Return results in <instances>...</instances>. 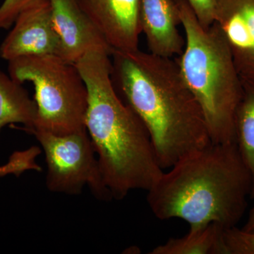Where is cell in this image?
<instances>
[{"label": "cell", "instance_id": "obj_1", "mask_svg": "<svg viewBox=\"0 0 254 254\" xmlns=\"http://www.w3.org/2000/svg\"><path fill=\"white\" fill-rule=\"evenodd\" d=\"M112 78L117 91L148 132L163 170L211 143L204 115L176 60L114 50Z\"/></svg>", "mask_w": 254, "mask_h": 254}, {"label": "cell", "instance_id": "obj_2", "mask_svg": "<svg viewBox=\"0 0 254 254\" xmlns=\"http://www.w3.org/2000/svg\"><path fill=\"white\" fill-rule=\"evenodd\" d=\"M88 90L85 127L112 198L148 191L163 173L141 120L120 96L112 78L111 54L88 53L75 63Z\"/></svg>", "mask_w": 254, "mask_h": 254}, {"label": "cell", "instance_id": "obj_3", "mask_svg": "<svg viewBox=\"0 0 254 254\" xmlns=\"http://www.w3.org/2000/svg\"><path fill=\"white\" fill-rule=\"evenodd\" d=\"M252 180L236 143H211L177 160L148 190L159 220L182 219L190 228L211 222L228 229L243 218Z\"/></svg>", "mask_w": 254, "mask_h": 254}, {"label": "cell", "instance_id": "obj_4", "mask_svg": "<svg viewBox=\"0 0 254 254\" xmlns=\"http://www.w3.org/2000/svg\"><path fill=\"white\" fill-rule=\"evenodd\" d=\"M175 2L185 33V48L175 59L180 73L203 112L212 143H236L243 81L226 40L215 22L203 26L187 0Z\"/></svg>", "mask_w": 254, "mask_h": 254}, {"label": "cell", "instance_id": "obj_5", "mask_svg": "<svg viewBox=\"0 0 254 254\" xmlns=\"http://www.w3.org/2000/svg\"><path fill=\"white\" fill-rule=\"evenodd\" d=\"M8 63V72L15 81L34 86L33 128L58 135L86 129L88 90L75 64L56 55L22 57Z\"/></svg>", "mask_w": 254, "mask_h": 254}, {"label": "cell", "instance_id": "obj_6", "mask_svg": "<svg viewBox=\"0 0 254 254\" xmlns=\"http://www.w3.org/2000/svg\"><path fill=\"white\" fill-rule=\"evenodd\" d=\"M28 133L34 135L44 150L48 190L75 195L88 186L99 199L113 198L103 182L94 147L86 129L64 135L38 128Z\"/></svg>", "mask_w": 254, "mask_h": 254}, {"label": "cell", "instance_id": "obj_7", "mask_svg": "<svg viewBox=\"0 0 254 254\" xmlns=\"http://www.w3.org/2000/svg\"><path fill=\"white\" fill-rule=\"evenodd\" d=\"M60 53L50 0H38L23 9L0 46V57L7 62L22 57H60Z\"/></svg>", "mask_w": 254, "mask_h": 254}, {"label": "cell", "instance_id": "obj_8", "mask_svg": "<svg viewBox=\"0 0 254 254\" xmlns=\"http://www.w3.org/2000/svg\"><path fill=\"white\" fill-rule=\"evenodd\" d=\"M114 50L138 49L141 0H76Z\"/></svg>", "mask_w": 254, "mask_h": 254}, {"label": "cell", "instance_id": "obj_9", "mask_svg": "<svg viewBox=\"0 0 254 254\" xmlns=\"http://www.w3.org/2000/svg\"><path fill=\"white\" fill-rule=\"evenodd\" d=\"M241 78L254 83V0H216L215 21Z\"/></svg>", "mask_w": 254, "mask_h": 254}, {"label": "cell", "instance_id": "obj_10", "mask_svg": "<svg viewBox=\"0 0 254 254\" xmlns=\"http://www.w3.org/2000/svg\"><path fill=\"white\" fill-rule=\"evenodd\" d=\"M50 2L63 59L75 64L91 52L113 54L111 47L76 0H50Z\"/></svg>", "mask_w": 254, "mask_h": 254}, {"label": "cell", "instance_id": "obj_11", "mask_svg": "<svg viewBox=\"0 0 254 254\" xmlns=\"http://www.w3.org/2000/svg\"><path fill=\"white\" fill-rule=\"evenodd\" d=\"M142 33L150 53L173 58L185 48L175 0H141Z\"/></svg>", "mask_w": 254, "mask_h": 254}, {"label": "cell", "instance_id": "obj_12", "mask_svg": "<svg viewBox=\"0 0 254 254\" xmlns=\"http://www.w3.org/2000/svg\"><path fill=\"white\" fill-rule=\"evenodd\" d=\"M37 105L22 84L0 68V133L5 126L21 124L26 132L34 128Z\"/></svg>", "mask_w": 254, "mask_h": 254}, {"label": "cell", "instance_id": "obj_13", "mask_svg": "<svg viewBox=\"0 0 254 254\" xmlns=\"http://www.w3.org/2000/svg\"><path fill=\"white\" fill-rule=\"evenodd\" d=\"M225 229L215 222L190 228L185 236L170 238L153 249L150 254H227Z\"/></svg>", "mask_w": 254, "mask_h": 254}, {"label": "cell", "instance_id": "obj_14", "mask_svg": "<svg viewBox=\"0 0 254 254\" xmlns=\"http://www.w3.org/2000/svg\"><path fill=\"white\" fill-rule=\"evenodd\" d=\"M243 94L235 115L236 143L252 180L254 199V83L243 81Z\"/></svg>", "mask_w": 254, "mask_h": 254}, {"label": "cell", "instance_id": "obj_15", "mask_svg": "<svg viewBox=\"0 0 254 254\" xmlns=\"http://www.w3.org/2000/svg\"><path fill=\"white\" fill-rule=\"evenodd\" d=\"M224 242L227 254H254V232L233 227L225 229Z\"/></svg>", "mask_w": 254, "mask_h": 254}, {"label": "cell", "instance_id": "obj_16", "mask_svg": "<svg viewBox=\"0 0 254 254\" xmlns=\"http://www.w3.org/2000/svg\"><path fill=\"white\" fill-rule=\"evenodd\" d=\"M38 0H4L0 6V30L9 29L23 9Z\"/></svg>", "mask_w": 254, "mask_h": 254}, {"label": "cell", "instance_id": "obj_17", "mask_svg": "<svg viewBox=\"0 0 254 254\" xmlns=\"http://www.w3.org/2000/svg\"><path fill=\"white\" fill-rule=\"evenodd\" d=\"M199 22L205 27L211 26L215 21L216 0H187Z\"/></svg>", "mask_w": 254, "mask_h": 254}, {"label": "cell", "instance_id": "obj_18", "mask_svg": "<svg viewBox=\"0 0 254 254\" xmlns=\"http://www.w3.org/2000/svg\"><path fill=\"white\" fill-rule=\"evenodd\" d=\"M242 229L246 232H254V205L253 208L251 209L245 225L242 227Z\"/></svg>", "mask_w": 254, "mask_h": 254}]
</instances>
